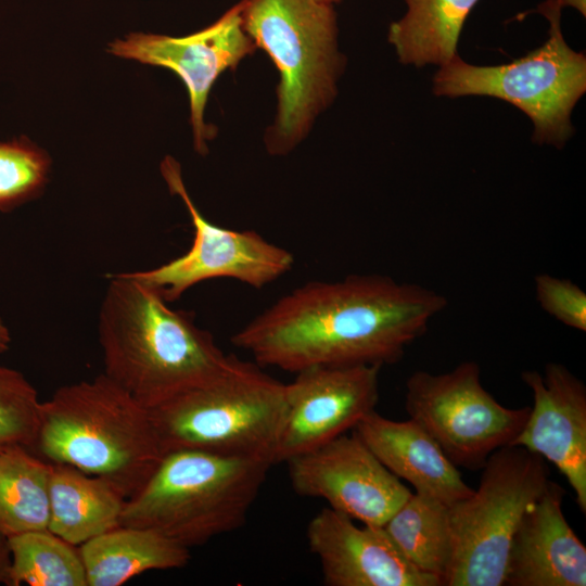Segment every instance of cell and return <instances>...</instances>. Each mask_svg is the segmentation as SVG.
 Segmentation results:
<instances>
[{"label":"cell","mask_w":586,"mask_h":586,"mask_svg":"<svg viewBox=\"0 0 586 586\" xmlns=\"http://www.w3.org/2000/svg\"><path fill=\"white\" fill-rule=\"evenodd\" d=\"M447 298L385 275L311 281L282 295L231 336L260 367L296 373L316 366L400 360Z\"/></svg>","instance_id":"1"},{"label":"cell","mask_w":586,"mask_h":586,"mask_svg":"<svg viewBox=\"0 0 586 586\" xmlns=\"http://www.w3.org/2000/svg\"><path fill=\"white\" fill-rule=\"evenodd\" d=\"M98 339L104 374L151 409L218 372L226 355L187 311L132 272L110 275Z\"/></svg>","instance_id":"2"},{"label":"cell","mask_w":586,"mask_h":586,"mask_svg":"<svg viewBox=\"0 0 586 586\" xmlns=\"http://www.w3.org/2000/svg\"><path fill=\"white\" fill-rule=\"evenodd\" d=\"M33 451L107 479L127 498L164 455L149 409L104 373L59 387L41 402Z\"/></svg>","instance_id":"3"},{"label":"cell","mask_w":586,"mask_h":586,"mask_svg":"<svg viewBox=\"0 0 586 586\" xmlns=\"http://www.w3.org/2000/svg\"><path fill=\"white\" fill-rule=\"evenodd\" d=\"M244 31L280 74L275 124L265 142L270 154L290 152L333 101L344 67L337 49L334 7L317 0H241Z\"/></svg>","instance_id":"4"},{"label":"cell","mask_w":586,"mask_h":586,"mask_svg":"<svg viewBox=\"0 0 586 586\" xmlns=\"http://www.w3.org/2000/svg\"><path fill=\"white\" fill-rule=\"evenodd\" d=\"M272 464L191 449L165 453L126 499L119 525L155 531L191 548L241 527Z\"/></svg>","instance_id":"5"},{"label":"cell","mask_w":586,"mask_h":586,"mask_svg":"<svg viewBox=\"0 0 586 586\" xmlns=\"http://www.w3.org/2000/svg\"><path fill=\"white\" fill-rule=\"evenodd\" d=\"M149 411L164 454L191 449L275 464L285 384L229 355L214 375Z\"/></svg>","instance_id":"6"},{"label":"cell","mask_w":586,"mask_h":586,"mask_svg":"<svg viewBox=\"0 0 586 586\" xmlns=\"http://www.w3.org/2000/svg\"><path fill=\"white\" fill-rule=\"evenodd\" d=\"M561 5L537 7L550 24L546 42L508 64L480 66L456 55L433 78L438 97L486 95L507 101L533 122V141L562 148L574 129L571 114L586 91V58L569 47L560 21Z\"/></svg>","instance_id":"7"},{"label":"cell","mask_w":586,"mask_h":586,"mask_svg":"<svg viewBox=\"0 0 586 586\" xmlns=\"http://www.w3.org/2000/svg\"><path fill=\"white\" fill-rule=\"evenodd\" d=\"M549 476L546 460L519 445L487 458L477 489L448 506L451 558L443 586H505L513 536Z\"/></svg>","instance_id":"8"},{"label":"cell","mask_w":586,"mask_h":586,"mask_svg":"<svg viewBox=\"0 0 586 586\" xmlns=\"http://www.w3.org/2000/svg\"><path fill=\"white\" fill-rule=\"evenodd\" d=\"M405 408L456 467L469 470L482 469L495 450L512 445L531 410L499 404L472 360L444 373L415 371L406 381Z\"/></svg>","instance_id":"9"},{"label":"cell","mask_w":586,"mask_h":586,"mask_svg":"<svg viewBox=\"0 0 586 586\" xmlns=\"http://www.w3.org/2000/svg\"><path fill=\"white\" fill-rule=\"evenodd\" d=\"M161 173L170 193L180 196L189 213L192 244L183 255L132 275L158 289L168 303L205 280L230 278L260 289L292 269L294 256L286 249L254 230H232L208 221L191 200L174 157L162 161Z\"/></svg>","instance_id":"10"},{"label":"cell","mask_w":586,"mask_h":586,"mask_svg":"<svg viewBox=\"0 0 586 586\" xmlns=\"http://www.w3.org/2000/svg\"><path fill=\"white\" fill-rule=\"evenodd\" d=\"M285 463L296 494L321 498L329 508L367 525L383 526L412 494L355 431Z\"/></svg>","instance_id":"11"},{"label":"cell","mask_w":586,"mask_h":586,"mask_svg":"<svg viewBox=\"0 0 586 586\" xmlns=\"http://www.w3.org/2000/svg\"><path fill=\"white\" fill-rule=\"evenodd\" d=\"M241 2L209 26L184 37L131 33L110 43V53L173 71L187 87L190 122L198 153H207V140L216 130L204 122L212 86L228 68H234L256 46L241 23Z\"/></svg>","instance_id":"12"},{"label":"cell","mask_w":586,"mask_h":586,"mask_svg":"<svg viewBox=\"0 0 586 586\" xmlns=\"http://www.w3.org/2000/svg\"><path fill=\"white\" fill-rule=\"evenodd\" d=\"M378 366H316L285 384V413L275 464L310 451L353 430L375 410Z\"/></svg>","instance_id":"13"},{"label":"cell","mask_w":586,"mask_h":586,"mask_svg":"<svg viewBox=\"0 0 586 586\" xmlns=\"http://www.w3.org/2000/svg\"><path fill=\"white\" fill-rule=\"evenodd\" d=\"M522 381L534 404L512 445L522 446L553 463L586 512V386L564 365L548 362L543 372L526 370Z\"/></svg>","instance_id":"14"},{"label":"cell","mask_w":586,"mask_h":586,"mask_svg":"<svg viewBox=\"0 0 586 586\" xmlns=\"http://www.w3.org/2000/svg\"><path fill=\"white\" fill-rule=\"evenodd\" d=\"M306 537L326 586H442L415 568L382 526H358L329 507L313 517Z\"/></svg>","instance_id":"15"},{"label":"cell","mask_w":586,"mask_h":586,"mask_svg":"<svg viewBox=\"0 0 586 586\" xmlns=\"http://www.w3.org/2000/svg\"><path fill=\"white\" fill-rule=\"evenodd\" d=\"M565 491L549 480L513 536L505 586H585L586 547L568 523Z\"/></svg>","instance_id":"16"},{"label":"cell","mask_w":586,"mask_h":586,"mask_svg":"<svg viewBox=\"0 0 586 586\" xmlns=\"http://www.w3.org/2000/svg\"><path fill=\"white\" fill-rule=\"evenodd\" d=\"M375 457L416 493L447 506L473 494L437 443L412 419L395 421L375 410L353 429Z\"/></svg>","instance_id":"17"},{"label":"cell","mask_w":586,"mask_h":586,"mask_svg":"<svg viewBox=\"0 0 586 586\" xmlns=\"http://www.w3.org/2000/svg\"><path fill=\"white\" fill-rule=\"evenodd\" d=\"M126 499L123 489L107 479L51 463L48 530L80 546L119 525Z\"/></svg>","instance_id":"18"},{"label":"cell","mask_w":586,"mask_h":586,"mask_svg":"<svg viewBox=\"0 0 586 586\" xmlns=\"http://www.w3.org/2000/svg\"><path fill=\"white\" fill-rule=\"evenodd\" d=\"M87 586H119L154 570L180 569L190 549L143 527L118 525L79 546Z\"/></svg>","instance_id":"19"},{"label":"cell","mask_w":586,"mask_h":586,"mask_svg":"<svg viewBox=\"0 0 586 586\" xmlns=\"http://www.w3.org/2000/svg\"><path fill=\"white\" fill-rule=\"evenodd\" d=\"M405 15L392 23L388 41L404 65L444 66L457 54L463 24L479 0H404Z\"/></svg>","instance_id":"20"},{"label":"cell","mask_w":586,"mask_h":586,"mask_svg":"<svg viewBox=\"0 0 586 586\" xmlns=\"http://www.w3.org/2000/svg\"><path fill=\"white\" fill-rule=\"evenodd\" d=\"M399 552L418 570L443 585L451 558L448 506L411 494L382 526Z\"/></svg>","instance_id":"21"},{"label":"cell","mask_w":586,"mask_h":586,"mask_svg":"<svg viewBox=\"0 0 586 586\" xmlns=\"http://www.w3.org/2000/svg\"><path fill=\"white\" fill-rule=\"evenodd\" d=\"M50 472L51 463L27 448L0 451V534L48 528Z\"/></svg>","instance_id":"22"},{"label":"cell","mask_w":586,"mask_h":586,"mask_svg":"<svg viewBox=\"0 0 586 586\" xmlns=\"http://www.w3.org/2000/svg\"><path fill=\"white\" fill-rule=\"evenodd\" d=\"M9 586H87L79 546L47 530L8 537Z\"/></svg>","instance_id":"23"},{"label":"cell","mask_w":586,"mask_h":586,"mask_svg":"<svg viewBox=\"0 0 586 586\" xmlns=\"http://www.w3.org/2000/svg\"><path fill=\"white\" fill-rule=\"evenodd\" d=\"M41 400L23 373L0 366V451L24 447L33 451Z\"/></svg>","instance_id":"24"},{"label":"cell","mask_w":586,"mask_h":586,"mask_svg":"<svg viewBox=\"0 0 586 586\" xmlns=\"http://www.w3.org/2000/svg\"><path fill=\"white\" fill-rule=\"evenodd\" d=\"M49 168L48 154L25 138L0 142V209L38 195L48 180Z\"/></svg>","instance_id":"25"},{"label":"cell","mask_w":586,"mask_h":586,"mask_svg":"<svg viewBox=\"0 0 586 586\" xmlns=\"http://www.w3.org/2000/svg\"><path fill=\"white\" fill-rule=\"evenodd\" d=\"M535 295L540 307L572 329L586 331V294L569 279L548 273L534 278Z\"/></svg>","instance_id":"26"},{"label":"cell","mask_w":586,"mask_h":586,"mask_svg":"<svg viewBox=\"0 0 586 586\" xmlns=\"http://www.w3.org/2000/svg\"><path fill=\"white\" fill-rule=\"evenodd\" d=\"M11 555L8 537L0 534V584L9 585Z\"/></svg>","instance_id":"27"},{"label":"cell","mask_w":586,"mask_h":586,"mask_svg":"<svg viewBox=\"0 0 586 586\" xmlns=\"http://www.w3.org/2000/svg\"><path fill=\"white\" fill-rule=\"evenodd\" d=\"M10 342V332L0 319V354L4 353L9 348Z\"/></svg>","instance_id":"28"},{"label":"cell","mask_w":586,"mask_h":586,"mask_svg":"<svg viewBox=\"0 0 586 586\" xmlns=\"http://www.w3.org/2000/svg\"><path fill=\"white\" fill-rule=\"evenodd\" d=\"M563 7H572L576 9L583 16L586 14V0H557Z\"/></svg>","instance_id":"29"},{"label":"cell","mask_w":586,"mask_h":586,"mask_svg":"<svg viewBox=\"0 0 586 586\" xmlns=\"http://www.w3.org/2000/svg\"><path fill=\"white\" fill-rule=\"evenodd\" d=\"M317 1L334 5L335 3H340L342 0H317Z\"/></svg>","instance_id":"30"}]
</instances>
